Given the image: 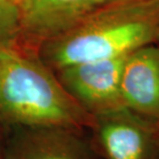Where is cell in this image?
I'll return each instance as SVG.
<instances>
[{
  "instance_id": "6da1fadb",
  "label": "cell",
  "mask_w": 159,
  "mask_h": 159,
  "mask_svg": "<svg viewBox=\"0 0 159 159\" xmlns=\"http://www.w3.org/2000/svg\"><path fill=\"white\" fill-rule=\"evenodd\" d=\"M159 0H121L100 6L66 32L47 40L55 68L117 58L156 40Z\"/></svg>"
},
{
  "instance_id": "5bb4252c",
  "label": "cell",
  "mask_w": 159,
  "mask_h": 159,
  "mask_svg": "<svg viewBox=\"0 0 159 159\" xmlns=\"http://www.w3.org/2000/svg\"><path fill=\"white\" fill-rule=\"evenodd\" d=\"M158 159H159V158H158Z\"/></svg>"
},
{
  "instance_id": "3957f363",
  "label": "cell",
  "mask_w": 159,
  "mask_h": 159,
  "mask_svg": "<svg viewBox=\"0 0 159 159\" xmlns=\"http://www.w3.org/2000/svg\"><path fill=\"white\" fill-rule=\"evenodd\" d=\"M126 56L67 66L59 69L60 80L66 90L92 116L115 112L127 107L121 90Z\"/></svg>"
},
{
  "instance_id": "7c38bea8",
  "label": "cell",
  "mask_w": 159,
  "mask_h": 159,
  "mask_svg": "<svg viewBox=\"0 0 159 159\" xmlns=\"http://www.w3.org/2000/svg\"><path fill=\"white\" fill-rule=\"evenodd\" d=\"M111 1H121V0H110V2Z\"/></svg>"
},
{
  "instance_id": "8fae6325",
  "label": "cell",
  "mask_w": 159,
  "mask_h": 159,
  "mask_svg": "<svg viewBox=\"0 0 159 159\" xmlns=\"http://www.w3.org/2000/svg\"><path fill=\"white\" fill-rule=\"evenodd\" d=\"M155 126H156V128H157V130H158V132H159V123H157V124H155Z\"/></svg>"
},
{
  "instance_id": "30bf717a",
  "label": "cell",
  "mask_w": 159,
  "mask_h": 159,
  "mask_svg": "<svg viewBox=\"0 0 159 159\" xmlns=\"http://www.w3.org/2000/svg\"><path fill=\"white\" fill-rule=\"evenodd\" d=\"M156 40L159 41V29H158V32H157V35H156Z\"/></svg>"
},
{
  "instance_id": "7a4b0ae2",
  "label": "cell",
  "mask_w": 159,
  "mask_h": 159,
  "mask_svg": "<svg viewBox=\"0 0 159 159\" xmlns=\"http://www.w3.org/2000/svg\"><path fill=\"white\" fill-rule=\"evenodd\" d=\"M0 117L30 128H94L96 119L36 58L0 48Z\"/></svg>"
},
{
  "instance_id": "ba28073f",
  "label": "cell",
  "mask_w": 159,
  "mask_h": 159,
  "mask_svg": "<svg viewBox=\"0 0 159 159\" xmlns=\"http://www.w3.org/2000/svg\"><path fill=\"white\" fill-rule=\"evenodd\" d=\"M18 32H20V9L0 12V48L11 44Z\"/></svg>"
},
{
  "instance_id": "5b68a950",
  "label": "cell",
  "mask_w": 159,
  "mask_h": 159,
  "mask_svg": "<svg viewBox=\"0 0 159 159\" xmlns=\"http://www.w3.org/2000/svg\"><path fill=\"white\" fill-rule=\"evenodd\" d=\"M110 0H21L20 32L49 40L66 32Z\"/></svg>"
},
{
  "instance_id": "277c9868",
  "label": "cell",
  "mask_w": 159,
  "mask_h": 159,
  "mask_svg": "<svg viewBox=\"0 0 159 159\" xmlns=\"http://www.w3.org/2000/svg\"><path fill=\"white\" fill-rule=\"evenodd\" d=\"M94 129L107 159H153L159 132L152 121L128 107L95 117Z\"/></svg>"
},
{
  "instance_id": "4fadbf2b",
  "label": "cell",
  "mask_w": 159,
  "mask_h": 159,
  "mask_svg": "<svg viewBox=\"0 0 159 159\" xmlns=\"http://www.w3.org/2000/svg\"><path fill=\"white\" fill-rule=\"evenodd\" d=\"M20 1H21V0H20ZM19 3H20V2H19Z\"/></svg>"
},
{
  "instance_id": "9c48e42d",
  "label": "cell",
  "mask_w": 159,
  "mask_h": 159,
  "mask_svg": "<svg viewBox=\"0 0 159 159\" xmlns=\"http://www.w3.org/2000/svg\"><path fill=\"white\" fill-rule=\"evenodd\" d=\"M19 2L20 0H0V12L18 11L20 9Z\"/></svg>"
},
{
  "instance_id": "52a82bcc",
  "label": "cell",
  "mask_w": 159,
  "mask_h": 159,
  "mask_svg": "<svg viewBox=\"0 0 159 159\" xmlns=\"http://www.w3.org/2000/svg\"><path fill=\"white\" fill-rule=\"evenodd\" d=\"M12 148L9 159H94L78 130L31 128Z\"/></svg>"
},
{
  "instance_id": "8992f818",
  "label": "cell",
  "mask_w": 159,
  "mask_h": 159,
  "mask_svg": "<svg viewBox=\"0 0 159 159\" xmlns=\"http://www.w3.org/2000/svg\"><path fill=\"white\" fill-rule=\"evenodd\" d=\"M121 90L128 109L159 123V48L148 44L126 56Z\"/></svg>"
}]
</instances>
